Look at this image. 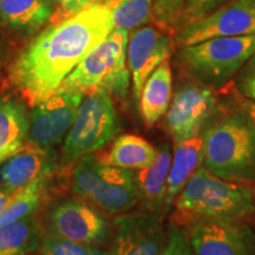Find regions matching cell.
Listing matches in <instances>:
<instances>
[{
  "mask_svg": "<svg viewBox=\"0 0 255 255\" xmlns=\"http://www.w3.org/2000/svg\"><path fill=\"white\" fill-rule=\"evenodd\" d=\"M113 30V15L102 2L45 26L12 60L9 87L32 108L53 94Z\"/></svg>",
  "mask_w": 255,
  "mask_h": 255,
  "instance_id": "1",
  "label": "cell"
},
{
  "mask_svg": "<svg viewBox=\"0 0 255 255\" xmlns=\"http://www.w3.org/2000/svg\"><path fill=\"white\" fill-rule=\"evenodd\" d=\"M200 135L207 170L231 182H255V126L238 100L216 104Z\"/></svg>",
  "mask_w": 255,
  "mask_h": 255,
  "instance_id": "2",
  "label": "cell"
},
{
  "mask_svg": "<svg viewBox=\"0 0 255 255\" xmlns=\"http://www.w3.org/2000/svg\"><path fill=\"white\" fill-rule=\"evenodd\" d=\"M175 226L202 220L241 221L255 212L252 188L220 178L201 165L174 201Z\"/></svg>",
  "mask_w": 255,
  "mask_h": 255,
  "instance_id": "3",
  "label": "cell"
},
{
  "mask_svg": "<svg viewBox=\"0 0 255 255\" xmlns=\"http://www.w3.org/2000/svg\"><path fill=\"white\" fill-rule=\"evenodd\" d=\"M129 31L114 28L64 79L58 89L85 96L104 92L111 98L126 100L130 87L127 47Z\"/></svg>",
  "mask_w": 255,
  "mask_h": 255,
  "instance_id": "4",
  "label": "cell"
},
{
  "mask_svg": "<svg viewBox=\"0 0 255 255\" xmlns=\"http://www.w3.org/2000/svg\"><path fill=\"white\" fill-rule=\"evenodd\" d=\"M255 51V34L218 37L180 46L175 64L190 81L213 89L225 87Z\"/></svg>",
  "mask_w": 255,
  "mask_h": 255,
  "instance_id": "5",
  "label": "cell"
},
{
  "mask_svg": "<svg viewBox=\"0 0 255 255\" xmlns=\"http://www.w3.org/2000/svg\"><path fill=\"white\" fill-rule=\"evenodd\" d=\"M70 188L78 199L109 214L126 213L139 202L135 171L102 163L92 154L72 167Z\"/></svg>",
  "mask_w": 255,
  "mask_h": 255,
  "instance_id": "6",
  "label": "cell"
},
{
  "mask_svg": "<svg viewBox=\"0 0 255 255\" xmlns=\"http://www.w3.org/2000/svg\"><path fill=\"white\" fill-rule=\"evenodd\" d=\"M113 98L104 92L87 95L64 139L59 167L68 168L83 156L103 149L120 132Z\"/></svg>",
  "mask_w": 255,
  "mask_h": 255,
  "instance_id": "7",
  "label": "cell"
},
{
  "mask_svg": "<svg viewBox=\"0 0 255 255\" xmlns=\"http://www.w3.org/2000/svg\"><path fill=\"white\" fill-rule=\"evenodd\" d=\"M84 97L82 92L57 89L33 105L28 115L26 143L44 151L55 152L68 135Z\"/></svg>",
  "mask_w": 255,
  "mask_h": 255,
  "instance_id": "8",
  "label": "cell"
},
{
  "mask_svg": "<svg viewBox=\"0 0 255 255\" xmlns=\"http://www.w3.org/2000/svg\"><path fill=\"white\" fill-rule=\"evenodd\" d=\"M45 232L89 246H100L108 240L110 226L105 216L82 199H63L47 208Z\"/></svg>",
  "mask_w": 255,
  "mask_h": 255,
  "instance_id": "9",
  "label": "cell"
},
{
  "mask_svg": "<svg viewBox=\"0 0 255 255\" xmlns=\"http://www.w3.org/2000/svg\"><path fill=\"white\" fill-rule=\"evenodd\" d=\"M255 34V0H229L205 17L176 31L177 46L193 45L218 37Z\"/></svg>",
  "mask_w": 255,
  "mask_h": 255,
  "instance_id": "10",
  "label": "cell"
},
{
  "mask_svg": "<svg viewBox=\"0 0 255 255\" xmlns=\"http://www.w3.org/2000/svg\"><path fill=\"white\" fill-rule=\"evenodd\" d=\"M218 103L215 89L194 81L178 85L164 121V128L174 144L199 135Z\"/></svg>",
  "mask_w": 255,
  "mask_h": 255,
  "instance_id": "11",
  "label": "cell"
},
{
  "mask_svg": "<svg viewBox=\"0 0 255 255\" xmlns=\"http://www.w3.org/2000/svg\"><path fill=\"white\" fill-rule=\"evenodd\" d=\"M175 46L176 41L170 32L159 27L143 25L131 31L128 39L127 62L136 101H139L149 76L173 55Z\"/></svg>",
  "mask_w": 255,
  "mask_h": 255,
  "instance_id": "12",
  "label": "cell"
},
{
  "mask_svg": "<svg viewBox=\"0 0 255 255\" xmlns=\"http://www.w3.org/2000/svg\"><path fill=\"white\" fill-rule=\"evenodd\" d=\"M186 231L195 255H255V233L240 221L202 220Z\"/></svg>",
  "mask_w": 255,
  "mask_h": 255,
  "instance_id": "13",
  "label": "cell"
},
{
  "mask_svg": "<svg viewBox=\"0 0 255 255\" xmlns=\"http://www.w3.org/2000/svg\"><path fill=\"white\" fill-rule=\"evenodd\" d=\"M114 228L111 255H161L167 245L161 216L149 212L117 216Z\"/></svg>",
  "mask_w": 255,
  "mask_h": 255,
  "instance_id": "14",
  "label": "cell"
},
{
  "mask_svg": "<svg viewBox=\"0 0 255 255\" xmlns=\"http://www.w3.org/2000/svg\"><path fill=\"white\" fill-rule=\"evenodd\" d=\"M59 167L56 152L44 151L26 143L0 165V187L15 191L39 178L53 176Z\"/></svg>",
  "mask_w": 255,
  "mask_h": 255,
  "instance_id": "15",
  "label": "cell"
},
{
  "mask_svg": "<svg viewBox=\"0 0 255 255\" xmlns=\"http://www.w3.org/2000/svg\"><path fill=\"white\" fill-rule=\"evenodd\" d=\"M171 157V146L169 143H164L157 148V156L154 162L148 167L138 169L136 173L139 202L145 209L144 212H149L161 218L164 214L165 194Z\"/></svg>",
  "mask_w": 255,
  "mask_h": 255,
  "instance_id": "16",
  "label": "cell"
},
{
  "mask_svg": "<svg viewBox=\"0 0 255 255\" xmlns=\"http://www.w3.org/2000/svg\"><path fill=\"white\" fill-rule=\"evenodd\" d=\"M53 0H0V27L21 34H34L55 14Z\"/></svg>",
  "mask_w": 255,
  "mask_h": 255,
  "instance_id": "17",
  "label": "cell"
},
{
  "mask_svg": "<svg viewBox=\"0 0 255 255\" xmlns=\"http://www.w3.org/2000/svg\"><path fill=\"white\" fill-rule=\"evenodd\" d=\"M27 104L13 95L0 96V164L27 142Z\"/></svg>",
  "mask_w": 255,
  "mask_h": 255,
  "instance_id": "18",
  "label": "cell"
},
{
  "mask_svg": "<svg viewBox=\"0 0 255 255\" xmlns=\"http://www.w3.org/2000/svg\"><path fill=\"white\" fill-rule=\"evenodd\" d=\"M203 139L197 135L187 141L174 144V152L169 169L167 194H165L164 214L170 210L183 187L193 174L202 165Z\"/></svg>",
  "mask_w": 255,
  "mask_h": 255,
  "instance_id": "19",
  "label": "cell"
},
{
  "mask_svg": "<svg viewBox=\"0 0 255 255\" xmlns=\"http://www.w3.org/2000/svg\"><path fill=\"white\" fill-rule=\"evenodd\" d=\"M173 98V75L169 60H164L149 76L139 97V113L146 128L154 127L167 113Z\"/></svg>",
  "mask_w": 255,
  "mask_h": 255,
  "instance_id": "20",
  "label": "cell"
},
{
  "mask_svg": "<svg viewBox=\"0 0 255 255\" xmlns=\"http://www.w3.org/2000/svg\"><path fill=\"white\" fill-rule=\"evenodd\" d=\"M102 163L126 169H143L154 162L157 148L136 135H121L107 150L96 154Z\"/></svg>",
  "mask_w": 255,
  "mask_h": 255,
  "instance_id": "21",
  "label": "cell"
},
{
  "mask_svg": "<svg viewBox=\"0 0 255 255\" xmlns=\"http://www.w3.org/2000/svg\"><path fill=\"white\" fill-rule=\"evenodd\" d=\"M45 234L38 213L9 222L0 228V255H26L40 250Z\"/></svg>",
  "mask_w": 255,
  "mask_h": 255,
  "instance_id": "22",
  "label": "cell"
},
{
  "mask_svg": "<svg viewBox=\"0 0 255 255\" xmlns=\"http://www.w3.org/2000/svg\"><path fill=\"white\" fill-rule=\"evenodd\" d=\"M52 176L36 180L27 187L12 191L8 205L0 215V228L9 222L17 221L26 216L36 214L46 200L47 189Z\"/></svg>",
  "mask_w": 255,
  "mask_h": 255,
  "instance_id": "23",
  "label": "cell"
},
{
  "mask_svg": "<svg viewBox=\"0 0 255 255\" xmlns=\"http://www.w3.org/2000/svg\"><path fill=\"white\" fill-rule=\"evenodd\" d=\"M113 15L114 28L132 31L151 18L154 0H103Z\"/></svg>",
  "mask_w": 255,
  "mask_h": 255,
  "instance_id": "24",
  "label": "cell"
},
{
  "mask_svg": "<svg viewBox=\"0 0 255 255\" xmlns=\"http://www.w3.org/2000/svg\"><path fill=\"white\" fill-rule=\"evenodd\" d=\"M187 0H154L151 18L159 28L176 32Z\"/></svg>",
  "mask_w": 255,
  "mask_h": 255,
  "instance_id": "25",
  "label": "cell"
},
{
  "mask_svg": "<svg viewBox=\"0 0 255 255\" xmlns=\"http://www.w3.org/2000/svg\"><path fill=\"white\" fill-rule=\"evenodd\" d=\"M96 246L82 245L46 233L41 240V255H95Z\"/></svg>",
  "mask_w": 255,
  "mask_h": 255,
  "instance_id": "26",
  "label": "cell"
},
{
  "mask_svg": "<svg viewBox=\"0 0 255 255\" xmlns=\"http://www.w3.org/2000/svg\"><path fill=\"white\" fill-rule=\"evenodd\" d=\"M234 87L242 97L255 101V51L235 75Z\"/></svg>",
  "mask_w": 255,
  "mask_h": 255,
  "instance_id": "27",
  "label": "cell"
},
{
  "mask_svg": "<svg viewBox=\"0 0 255 255\" xmlns=\"http://www.w3.org/2000/svg\"><path fill=\"white\" fill-rule=\"evenodd\" d=\"M227 1L229 0H187L178 28L184 24L191 23V21L205 17Z\"/></svg>",
  "mask_w": 255,
  "mask_h": 255,
  "instance_id": "28",
  "label": "cell"
},
{
  "mask_svg": "<svg viewBox=\"0 0 255 255\" xmlns=\"http://www.w3.org/2000/svg\"><path fill=\"white\" fill-rule=\"evenodd\" d=\"M161 255H195L186 228L174 226L168 232V240Z\"/></svg>",
  "mask_w": 255,
  "mask_h": 255,
  "instance_id": "29",
  "label": "cell"
},
{
  "mask_svg": "<svg viewBox=\"0 0 255 255\" xmlns=\"http://www.w3.org/2000/svg\"><path fill=\"white\" fill-rule=\"evenodd\" d=\"M56 7H58L64 18L70 17L83 9L90 7L96 4H101L103 0H53Z\"/></svg>",
  "mask_w": 255,
  "mask_h": 255,
  "instance_id": "30",
  "label": "cell"
},
{
  "mask_svg": "<svg viewBox=\"0 0 255 255\" xmlns=\"http://www.w3.org/2000/svg\"><path fill=\"white\" fill-rule=\"evenodd\" d=\"M239 103L242 108H244L245 111L248 114V116L251 117V120L253 121L254 126H255V101L253 100H248V98L242 97V96L239 95V98H237Z\"/></svg>",
  "mask_w": 255,
  "mask_h": 255,
  "instance_id": "31",
  "label": "cell"
},
{
  "mask_svg": "<svg viewBox=\"0 0 255 255\" xmlns=\"http://www.w3.org/2000/svg\"><path fill=\"white\" fill-rule=\"evenodd\" d=\"M9 197H11V191L4 189L0 187V215L4 213L6 206L8 205Z\"/></svg>",
  "mask_w": 255,
  "mask_h": 255,
  "instance_id": "32",
  "label": "cell"
},
{
  "mask_svg": "<svg viewBox=\"0 0 255 255\" xmlns=\"http://www.w3.org/2000/svg\"><path fill=\"white\" fill-rule=\"evenodd\" d=\"M252 194H253V199H254V202H255V186L252 188Z\"/></svg>",
  "mask_w": 255,
  "mask_h": 255,
  "instance_id": "33",
  "label": "cell"
},
{
  "mask_svg": "<svg viewBox=\"0 0 255 255\" xmlns=\"http://www.w3.org/2000/svg\"><path fill=\"white\" fill-rule=\"evenodd\" d=\"M26 255H41V254H36V253H31V254H26Z\"/></svg>",
  "mask_w": 255,
  "mask_h": 255,
  "instance_id": "34",
  "label": "cell"
},
{
  "mask_svg": "<svg viewBox=\"0 0 255 255\" xmlns=\"http://www.w3.org/2000/svg\"><path fill=\"white\" fill-rule=\"evenodd\" d=\"M0 46H1V34H0Z\"/></svg>",
  "mask_w": 255,
  "mask_h": 255,
  "instance_id": "35",
  "label": "cell"
}]
</instances>
